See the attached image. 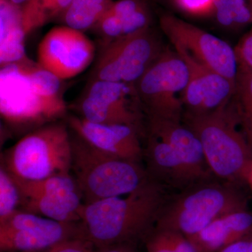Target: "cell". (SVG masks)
<instances>
[{"mask_svg":"<svg viewBox=\"0 0 252 252\" xmlns=\"http://www.w3.org/2000/svg\"><path fill=\"white\" fill-rule=\"evenodd\" d=\"M251 234L252 214L245 210L220 217L187 238L198 252H220Z\"/></svg>","mask_w":252,"mask_h":252,"instance_id":"cell-17","label":"cell"},{"mask_svg":"<svg viewBox=\"0 0 252 252\" xmlns=\"http://www.w3.org/2000/svg\"><path fill=\"white\" fill-rule=\"evenodd\" d=\"M22 10L9 0H0V63L1 66L27 60Z\"/></svg>","mask_w":252,"mask_h":252,"instance_id":"cell-18","label":"cell"},{"mask_svg":"<svg viewBox=\"0 0 252 252\" xmlns=\"http://www.w3.org/2000/svg\"><path fill=\"white\" fill-rule=\"evenodd\" d=\"M182 12L194 17H207L215 12V0H172Z\"/></svg>","mask_w":252,"mask_h":252,"instance_id":"cell-25","label":"cell"},{"mask_svg":"<svg viewBox=\"0 0 252 252\" xmlns=\"http://www.w3.org/2000/svg\"><path fill=\"white\" fill-rule=\"evenodd\" d=\"M238 187L208 181L192 185L171 201L165 202L154 227L189 237L220 217L247 210V199Z\"/></svg>","mask_w":252,"mask_h":252,"instance_id":"cell-4","label":"cell"},{"mask_svg":"<svg viewBox=\"0 0 252 252\" xmlns=\"http://www.w3.org/2000/svg\"><path fill=\"white\" fill-rule=\"evenodd\" d=\"M160 26L174 47L235 84L238 63L235 50L220 38L171 14L162 15Z\"/></svg>","mask_w":252,"mask_h":252,"instance_id":"cell-10","label":"cell"},{"mask_svg":"<svg viewBox=\"0 0 252 252\" xmlns=\"http://www.w3.org/2000/svg\"><path fill=\"white\" fill-rule=\"evenodd\" d=\"M246 183L248 184L252 190V162L249 167L248 172H247Z\"/></svg>","mask_w":252,"mask_h":252,"instance_id":"cell-35","label":"cell"},{"mask_svg":"<svg viewBox=\"0 0 252 252\" xmlns=\"http://www.w3.org/2000/svg\"><path fill=\"white\" fill-rule=\"evenodd\" d=\"M220 252H252V234L231 244Z\"/></svg>","mask_w":252,"mask_h":252,"instance_id":"cell-33","label":"cell"},{"mask_svg":"<svg viewBox=\"0 0 252 252\" xmlns=\"http://www.w3.org/2000/svg\"><path fill=\"white\" fill-rule=\"evenodd\" d=\"M95 26L99 28L104 35L112 39H117L124 35L122 21L108 10L106 11L105 14L102 16Z\"/></svg>","mask_w":252,"mask_h":252,"instance_id":"cell-30","label":"cell"},{"mask_svg":"<svg viewBox=\"0 0 252 252\" xmlns=\"http://www.w3.org/2000/svg\"><path fill=\"white\" fill-rule=\"evenodd\" d=\"M78 238H85L79 222L57 221L21 210L0 222V252L38 251Z\"/></svg>","mask_w":252,"mask_h":252,"instance_id":"cell-9","label":"cell"},{"mask_svg":"<svg viewBox=\"0 0 252 252\" xmlns=\"http://www.w3.org/2000/svg\"><path fill=\"white\" fill-rule=\"evenodd\" d=\"M147 252H198L183 233L154 228L145 239Z\"/></svg>","mask_w":252,"mask_h":252,"instance_id":"cell-23","label":"cell"},{"mask_svg":"<svg viewBox=\"0 0 252 252\" xmlns=\"http://www.w3.org/2000/svg\"><path fill=\"white\" fill-rule=\"evenodd\" d=\"M163 50L150 28L113 39L94 70V79L135 84Z\"/></svg>","mask_w":252,"mask_h":252,"instance_id":"cell-8","label":"cell"},{"mask_svg":"<svg viewBox=\"0 0 252 252\" xmlns=\"http://www.w3.org/2000/svg\"><path fill=\"white\" fill-rule=\"evenodd\" d=\"M231 6L234 27L252 22V11L245 0H231Z\"/></svg>","mask_w":252,"mask_h":252,"instance_id":"cell-32","label":"cell"},{"mask_svg":"<svg viewBox=\"0 0 252 252\" xmlns=\"http://www.w3.org/2000/svg\"><path fill=\"white\" fill-rule=\"evenodd\" d=\"M251 11H252V9H251Z\"/></svg>","mask_w":252,"mask_h":252,"instance_id":"cell-36","label":"cell"},{"mask_svg":"<svg viewBox=\"0 0 252 252\" xmlns=\"http://www.w3.org/2000/svg\"><path fill=\"white\" fill-rule=\"evenodd\" d=\"M143 157L149 177L162 185L184 190L201 182L170 145L154 135L149 137Z\"/></svg>","mask_w":252,"mask_h":252,"instance_id":"cell-16","label":"cell"},{"mask_svg":"<svg viewBox=\"0 0 252 252\" xmlns=\"http://www.w3.org/2000/svg\"><path fill=\"white\" fill-rule=\"evenodd\" d=\"M21 194V202L50 194L79 190L72 174L53 176L44 180L25 181L14 178Z\"/></svg>","mask_w":252,"mask_h":252,"instance_id":"cell-22","label":"cell"},{"mask_svg":"<svg viewBox=\"0 0 252 252\" xmlns=\"http://www.w3.org/2000/svg\"><path fill=\"white\" fill-rule=\"evenodd\" d=\"M93 41L81 31L67 26L53 28L37 48V63L61 80L79 75L94 59Z\"/></svg>","mask_w":252,"mask_h":252,"instance_id":"cell-11","label":"cell"},{"mask_svg":"<svg viewBox=\"0 0 252 252\" xmlns=\"http://www.w3.org/2000/svg\"><path fill=\"white\" fill-rule=\"evenodd\" d=\"M79 190L50 194L22 200L21 210L64 223L79 222L83 205Z\"/></svg>","mask_w":252,"mask_h":252,"instance_id":"cell-19","label":"cell"},{"mask_svg":"<svg viewBox=\"0 0 252 252\" xmlns=\"http://www.w3.org/2000/svg\"><path fill=\"white\" fill-rule=\"evenodd\" d=\"M94 244L85 238H78L66 240L50 248L38 251L28 252H94Z\"/></svg>","mask_w":252,"mask_h":252,"instance_id":"cell-28","label":"cell"},{"mask_svg":"<svg viewBox=\"0 0 252 252\" xmlns=\"http://www.w3.org/2000/svg\"><path fill=\"white\" fill-rule=\"evenodd\" d=\"M238 68L252 70V28L235 48Z\"/></svg>","mask_w":252,"mask_h":252,"instance_id":"cell-29","label":"cell"},{"mask_svg":"<svg viewBox=\"0 0 252 252\" xmlns=\"http://www.w3.org/2000/svg\"><path fill=\"white\" fill-rule=\"evenodd\" d=\"M72 147L71 173L84 203L127 195L149 177L140 162L99 152L77 136Z\"/></svg>","mask_w":252,"mask_h":252,"instance_id":"cell-6","label":"cell"},{"mask_svg":"<svg viewBox=\"0 0 252 252\" xmlns=\"http://www.w3.org/2000/svg\"><path fill=\"white\" fill-rule=\"evenodd\" d=\"M21 194L12 176L0 166V222L21 210Z\"/></svg>","mask_w":252,"mask_h":252,"instance_id":"cell-24","label":"cell"},{"mask_svg":"<svg viewBox=\"0 0 252 252\" xmlns=\"http://www.w3.org/2000/svg\"><path fill=\"white\" fill-rule=\"evenodd\" d=\"M94 252H137L132 248V245H120L97 249Z\"/></svg>","mask_w":252,"mask_h":252,"instance_id":"cell-34","label":"cell"},{"mask_svg":"<svg viewBox=\"0 0 252 252\" xmlns=\"http://www.w3.org/2000/svg\"><path fill=\"white\" fill-rule=\"evenodd\" d=\"M61 80L27 59L1 66L0 111L5 122L18 128L56 122L66 113Z\"/></svg>","mask_w":252,"mask_h":252,"instance_id":"cell-2","label":"cell"},{"mask_svg":"<svg viewBox=\"0 0 252 252\" xmlns=\"http://www.w3.org/2000/svg\"><path fill=\"white\" fill-rule=\"evenodd\" d=\"M151 135L170 145L200 182L208 181L212 172L201 143L182 121L149 117Z\"/></svg>","mask_w":252,"mask_h":252,"instance_id":"cell-15","label":"cell"},{"mask_svg":"<svg viewBox=\"0 0 252 252\" xmlns=\"http://www.w3.org/2000/svg\"><path fill=\"white\" fill-rule=\"evenodd\" d=\"M166 202L164 186L148 177L126 196L83 203L79 223L85 238L95 250L132 245L153 230Z\"/></svg>","mask_w":252,"mask_h":252,"instance_id":"cell-1","label":"cell"},{"mask_svg":"<svg viewBox=\"0 0 252 252\" xmlns=\"http://www.w3.org/2000/svg\"><path fill=\"white\" fill-rule=\"evenodd\" d=\"M189 70V81L181 94L187 112H210L228 102L234 95L235 84L198 62L185 50L175 47Z\"/></svg>","mask_w":252,"mask_h":252,"instance_id":"cell-13","label":"cell"},{"mask_svg":"<svg viewBox=\"0 0 252 252\" xmlns=\"http://www.w3.org/2000/svg\"><path fill=\"white\" fill-rule=\"evenodd\" d=\"M234 96L240 124L252 151V70L238 68Z\"/></svg>","mask_w":252,"mask_h":252,"instance_id":"cell-21","label":"cell"},{"mask_svg":"<svg viewBox=\"0 0 252 252\" xmlns=\"http://www.w3.org/2000/svg\"><path fill=\"white\" fill-rule=\"evenodd\" d=\"M135 84L94 79L81 101V118L94 124H124L137 127Z\"/></svg>","mask_w":252,"mask_h":252,"instance_id":"cell-12","label":"cell"},{"mask_svg":"<svg viewBox=\"0 0 252 252\" xmlns=\"http://www.w3.org/2000/svg\"><path fill=\"white\" fill-rule=\"evenodd\" d=\"M189 70L177 52L163 50L135 84L149 117L182 121L184 105L177 94L185 90Z\"/></svg>","mask_w":252,"mask_h":252,"instance_id":"cell-7","label":"cell"},{"mask_svg":"<svg viewBox=\"0 0 252 252\" xmlns=\"http://www.w3.org/2000/svg\"><path fill=\"white\" fill-rule=\"evenodd\" d=\"M72 138L67 126L50 123L23 136L1 155V166L20 180L70 175Z\"/></svg>","mask_w":252,"mask_h":252,"instance_id":"cell-5","label":"cell"},{"mask_svg":"<svg viewBox=\"0 0 252 252\" xmlns=\"http://www.w3.org/2000/svg\"><path fill=\"white\" fill-rule=\"evenodd\" d=\"M114 0H74L61 15L65 26L84 32L94 27Z\"/></svg>","mask_w":252,"mask_h":252,"instance_id":"cell-20","label":"cell"},{"mask_svg":"<svg viewBox=\"0 0 252 252\" xmlns=\"http://www.w3.org/2000/svg\"><path fill=\"white\" fill-rule=\"evenodd\" d=\"M68 123L77 137L99 152L136 162L144 157L134 126L94 124L78 117H69Z\"/></svg>","mask_w":252,"mask_h":252,"instance_id":"cell-14","label":"cell"},{"mask_svg":"<svg viewBox=\"0 0 252 252\" xmlns=\"http://www.w3.org/2000/svg\"><path fill=\"white\" fill-rule=\"evenodd\" d=\"M213 16L217 22L223 27H234L231 0H215Z\"/></svg>","mask_w":252,"mask_h":252,"instance_id":"cell-31","label":"cell"},{"mask_svg":"<svg viewBox=\"0 0 252 252\" xmlns=\"http://www.w3.org/2000/svg\"><path fill=\"white\" fill-rule=\"evenodd\" d=\"M22 10L25 28L29 32L33 28L41 26L38 0H9Z\"/></svg>","mask_w":252,"mask_h":252,"instance_id":"cell-26","label":"cell"},{"mask_svg":"<svg viewBox=\"0 0 252 252\" xmlns=\"http://www.w3.org/2000/svg\"><path fill=\"white\" fill-rule=\"evenodd\" d=\"M230 99L210 112H186L182 121L200 140L212 173L239 186L246 183L252 151L243 132L237 128L240 120Z\"/></svg>","mask_w":252,"mask_h":252,"instance_id":"cell-3","label":"cell"},{"mask_svg":"<svg viewBox=\"0 0 252 252\" xmlns=\"http://www.w3.org/2000/svg\"><path fill=\"white\" fill-rule=\"evenodd\" d=\"M74 0H38L41 25L51 18L61 16Z\"/></svg>","mask_w":252,"mask_h":252,"instance_id":"cell-27","label":"cell"}]
</instances>
